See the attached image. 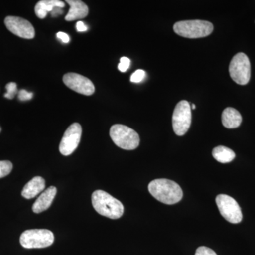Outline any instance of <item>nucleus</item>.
Masks as SVG:
<instances>
[{
    "instance_id": "obj_7",
    "label": "nucleus",
    "mask_w": 255,
    "mask_h": 255,
    "mask_svg": "<svg viewBox=\"0 0 255 255\" xmlns=\"http://www.w3.org/2000/svg\"><path fill=\"white\" fill-rule=\"evenodd\" d=\"M191 124V105L187 101H181L176 106L172 116V127L174 132L179 136L184 135L189 130Z\"/></svg>"
},
{
    "instance_id": "obj_24",
    "label": "nucleus",
    "mask_w": 255,
    "mask_h": 255,
    "mask_svg": "<svg viewBox=\"0 0 255 255\" xmlns=\"http://www.w3.org/2000/svg\"><path fill=\"white\" fill-rule=\"evenodd\" d=\"M57 38L65 43H68L69 41H70V37H69L67 33H64V32H58V33H57Z\"/></svg>"
},
{
    "instance_id": "obj_11",
    "label": "nucleus",
    "mask_w": 255,
    "mask_h": 255,
    "mask_svg": "<svg viewBox=\"0 0 255 255\" xmlns=\"http://www.w3.org/2000/svg\"><path fill=\"white\" fill-rule=\"evenodd\" d=\"M4 23L9 31L20 38L32 39L35 37L34 28L28 20L18 16H9L5 18Z\"/></svg>"
},
{
    "instance_id": "obj_9",
    "label": "nucleus",
    "mask_w": 255,
    "mask_h": 255,
    "mask_svg": "<svg viewBox=\"0 0 255 255\" xmlns=\"http://www.w3.org/2000/svg\"><path fill=\"white\" fill-rule=\"evenodd\" d=\"M82 132L81 125L78 123H74L67 128L59 146L62 155L68 156L73 153L80 143Z\"/></svg>"
},
{
    "instance_id": "obj_2",
    "label": "nucleus",
    "mask_w": 255,
    "mask_h": 255,
    "mask_svg": "<svg viewBox=\"0 0 255 255\" xmlns=\"http://www.w3.org/2000/svg\"><path fill=\"white\" fill-rule=\"evenodd\" d=\"M92 203L95 211L102 216L111 219H118L123 216L124 207L122 203L105 191H94Z\"/></svg>"
},
{
    "instance_id": "obj_15",
    "label": "nucleus",
    "mask_w": 255,
    "mask_h": 255,
    "mask_svg": "<svg viewBox=\"0 0 255 255\" xmlns=\"http://www.w3.org/2000/svg\"><path fill=\"white\" fill-rule=\"evenodd\" d=\"M65 3L60 0H41L35 6V13L38 18H46L48 12H51L55 8L65 7Z\"/></svg>"
},
{
    "instance_id": "obj_13",
    "label": "nucleus",
    "mask_w": 255,
    "mask_h": 255,
    "mask_svg": "<svg viewBox=\"0 0 255 255\" xmlns=\"http://www.w3.org/2000/svg\"><path fill=\"white\" fill-rule=\"evenodd\" d=\"M66 2L70 5L68 14L65 16L67 21L82 19L86 17L89 13V8L85 3L80 0H67Z\"/></svg>"
},
{
    "instance_id": "obj_19",
    "label": "nucleus",
    "mask_w": 255,
    "mask_h": 255,
    "mask_svg": "<svg viewBox=\"0 0 255 255\" xmlns=\"http://www.w3.org/2000/svg\"><path fill=\"white\" fill-rule=\"evenodd\" d=\"M6 92L4 94L5 98L13 100L15 96L18 95L17 85L15 82H9L6 85Z\"/></svg>"
},
{
    "instance_id": "obj_16",
    "label": "nucleus",
    "mask_w": 255,
    "mask_h": 255,
    "mask_svg": "<svg viewBox=\"0 0 255 255\" xmlns=\"http://www.w3.org/2000/svg\"><path fill=\"white\" fill-rule=\"evenodd\" d=\"M242 116L238 111L232 107L225 109L222 114V124L227 128H236L242 123Z\"/></svg>"
},
{
    "instance_id": "obj_27",
    "label": "nucleus",
    "mask_w": 255,
    "mask_h": 255,
    "mask_svg": "<svg viewBox=\"0 0 255 255\" xmlns=\"http://www.w3.org/2000/svg\"><path fill=\"white\" fill-rule=\"evenodd\" d=\"M191 109H192V110H195L196 109V106L195 105H192L191 106Z\"/></svg>"
},
{
    "instance_id": "obj_23",
    "label": "nucleus",
    "mask_w": 255,
    "mask_h": 255,
    "mask_svg": "<svg viewBox=\"0 0 255 255\" xmlns=\"http://www.w3.org/2000/svg\"><path fill=\"white\" fill-rule=\"evenodd\" d=\"M195 255H217V254L211 248L205 246H201L197 248Z\"/></svg>"
},
{
    "instance_id": "obj_10",
    "label": "nucleus",
    "mask_w": 255,
    "mask_h": 255,
    "mask_svg": "<svg viewBox=\"0 0 255 255\" xmlns=\"http://www.w3.org/2000/svg\"><path fill=\"white\" fill-rule=\"evenodd\" d=\"M65 85L73 91L81 95L90 96L95 91V87L90 79L78 73L65 74L63 78Z\"/></svg>"
},
{
    "instance_id": "obj_18",
    "label": "nucleus",
    "mask_w": 255,
    "mask_h": 255,
    "mask_svg": "<svg viewBox=\"0 0 255 255\" xmlns=\"http://www.w3.org/2000/svg\"><path fill=\"white\" fill-rule=\"evenodd\" d=\"M13 164L10 161H0V178L6 177L11 173Z\"/></svg>"
},
{
    "instance_id": "obj_8",
    "label": "nucleus",
    "mask_w": 255,
    "mask_h": 255,
    "mask_svg": "<svg viewBox=\"0 0 255 255\" xmlns=\"http://www.w3.org/2000/svg\"><path fill=\"white\" fill-rule=\"evenodd\" d=\"M216 204L221 216L231 223H239L243 219L241 209L237 201L231 196L219 194L216 196Z\"/></svg>"
},
{
    "instance_id": "obj_26",
    "label": "nucleus",
    "mask_w": 255,
    "mask_h": 255,
    "mask_svg": "<svg viewBox=\"0 0 255 255\" xmlns=\"http://www.w3.org/2000/svg\"><path fill=\"white\" fill-rule=\"evenodd\" d=\"M76 28L79 32H85L87 30V26L82 21H78L77 23Z\"/></svg>"
},
{
    "instance_id": "obj_5",
    "label": "nucleus",
    "mask_w": 255,
    "mask_h": 255,
    "mask_svg": "<svg viewBox=\"0 0 255 255\" xmlns=\"http://www.w3.org/2000/svg\"><path fill=\"white\" fill-rule=\"evenodd\" d=\"M54 242V235L47 229H31L25 231L20 237V243L26 249L44 248Z\"/></svg>"
},
{
    "instance_id": "obj_1",
    "label": "nucleus",
    "mask_w": 255,
    "mask_h": 255,
    "mask_svg": "<svg viewBox=\"0 0 255 255\" xmlns=\"http://www.w3.org/2000/svg\"><path fill=\"white\" fill-rule=\"evenodd\" d=\"M148 190L157 200L165 204H177L182 200L183 191L179 184L167 179H157L149 184Z\"/></svg>"
},
{
    "instance_id": "obj_20",
    "label": "nucleus",
    "mask_w": 255,
    "mask_h": 255,
    "mask_svg": "<svg viewBox=\"0 0 255 255\" xmlns=\"http://www.w3.org/2000/svg\"><path fill=\"white\" fill-rule=\"evenodd\" d=\"M146 77V73L144 70H137L135 73H132L130 77V81L134 83H139L142 82Z\"/></svg>"
},
{
    "instance_id": "obj_14",
    "label": "nucleus",
    "mask_w": 255,
    "mask_h": 255,
    "mask_svg": "<svg viewBox=\"0 0 255 255\" xmlns=\"http://www.w3.org/2000/svg\"><path fill=\"white\" fill-rule=\"evenodd\" d=\"M45 187H46L45 179L43 177L37 176V177H33L24 186L22 191H21V195L25 199H33L35 196L39 194L41 191L44 190Z\"/></svg>"
},
{
    "instance_id": "obj_17",
    "label": "nucleus",
    "mask_w": 255,
    "mask_h": 255,
    "mask_svg": "<svg viewBox=\"0 0 255 255\" xmlns=\"http://www.w3.org/2000/svg\"><path fill=\"white\" fill-rule=\"evenodd\" d=\"M212 155L214 159L221 163L232 162L236 157V154L231 149L223 145L215 147L213 150Z\"/></svg>"
},
{
    "instance_id": "obj_3",
    "label": "nucleus",
    "mask_w": 255,
    "mask_h": 255,
    "mask_svg": "<svg viewBox=\"0 0 255 255\" xmlns=\"http://www.w3.org/2000/svg\"><path fill=\"white\" fill-rule=\"evenodd\" d=\"M174 31L184 38H204L212 33L214 25L204 20H187L176 23L174 25Z\"/></svg>"
},
{
    "instance_id": "obj_12",
    "label": "nucleus",
    "mask_w": 255,
    "mask_h": 255,
    "mask_svg": "<svg viewBox=\"0 0 255 255\" xmlns=\"http://www.w3.org/2000/svg\"><path fill=\"white\" fill-rule=\"evenodd\" d=\"M56 194V187H53V186L48 188L46 191H43L33 204V207H32L33 212L35 214H40L48 209L51 206Z\"/></svg>"
},
{
    "instance_id": "obj_22",
    "label": "nucleus",
    "mask_w": 255,
    "mask_h": 255,
    "mask_svg": "<svg viewBox=\"0 0 255 255\" xmlns=\"http://www.w3.org/2000/svg\"><path fill=\"white\" fill-rule=\"evenodd\" d=\"M33 97V94L32 92H28L26 90H21L18 92V100L21 101V102L31 100Z\"/></svg>"
},
{
    "instance_id": "obj_25",
    "label": "nucleus",
    "mask_w": 255,
    "mask_h": 255,
    "mask_svg": "<svg viewBox=\"0 0 255 255\" xmlns=\"http://www.w3.org/2000/svg\"><path fill=\"white\" fill-rule=\"evenodd\" d=\"M52 17H57V16H60V15L63 14V8L56 7L55 8L53 11H51Z\"/></svg>"
},
{
    "instance_id": "obj_4",
    "label": "nucleus",
    "mask_w": 255,
    "mask_h": 255,
    "mask_svg": "<svg viewBox=\"0 0 255 255\" xmlns=\"http://www.w3.org/2000/svg\"><path fill=\"white\" fill-rule=\"evenodd\" d=\"M110 134L114 143L124 150H134L140 143L138 134L127 126L115 124L111 128Z\"/></svg>"
},
{
    "instance_id": "obj_6",
    "label": "nucleus",
    "mask_w": 255,
    "mask_h": 255,
    "mask_svg": "<svg viewBox=\"0 0 255 255\" xmlns=\"http://www.w3.org/2000/svg\"><path fill=\"white\" fill-rule=\"evenodd\" d=\"M231 78L240 85H246L251 76V62L245 53H239L233 57L229 65Z\"/></svg>"
},
{
    "instance_id": "obj_28",
    "label": "nucleus",
    "mask_w": 255,
    "mask_h": 255,
    "mask_svg": "<svg viewBox=\"0 0 255 255\" xmlns=\"http://www.w3.org/2000/svg\"><path fill=\"white\" fill-rule=\"evenodd\" d=\"M1 127H0V132H1Z\"/></svg>"
},
{
    "instance_id": "obj_21",
    "label": "nucleus",
    "mask_w": 255,
    "mask_h": 255,
    "mask_svg": "<svg viewBox=\"0 0 255 255\" xmlns=\"http://www.w3.org/2000/svg\"><path fill=\"white\" fill-rule=\"evenodd\" d=\"M130 60L127 57L121 58L120 63L119 64L118 69L122 73H125L130 68Z\"/></svg>"
}]
</instances>
